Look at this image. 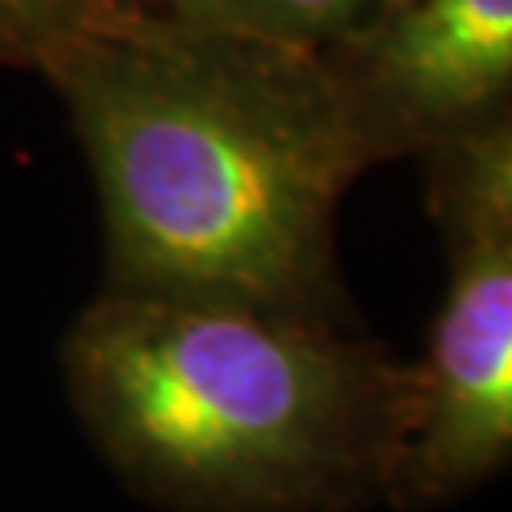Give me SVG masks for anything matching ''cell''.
I'll return each mask as SVG.
<instances>
[{
  "label": "cell",
  "instance_id": "obj_1",
  "mask_svg": "<svg viewBox=\"0 0 512 512\" xmlns=\"http://www.w3.org/2000/svg\"><path fill=\"white\" fill-rule=\"evenodd\" d=\"M114 293L346 319L334 232L368 160L315 50L148 12L57 54Z\"/></svg>",
  "mask_w": 512,
  "mask_h": 512
},
{
  "label": "cell",
  "instance_id": "obj_2",
  "mask_svg": "<svg viewBox=\"0 0 512 512\" xmlns=\"http://www.w3.org/2000/svg\"><path fill=\"white\" fill-rule=\"evenodd\" d=\"M69 399L171 512H349L387 494L406 365L346 319L114 293L65 338Z\"/></svg>",
  "mask_w": 512,
  "mask_h": 512
},
{
  "label": "cell",
  "instance_id": "obj_3",
  "mask_svg": "<svg viewBox=\"0 0 512 512\" xmlns=\"http://www.w3.org/2000/svg\"><path fill=\"white\" fill-rule=\"evenodd\" d=\"M448 285L418 365L387 471L395 505L478 490L512 456V220L437 228Z\"/></svg>",
  "mask_w": 512,
  "mask_h": 512
},
{
  "label": "cell",
  "instance_id": "obj_4",
  "mask_svg": "<svg viewBox=\"0 0 512 512\" xmlns=\"http://www.w3.org/2000/svg\"><path fill=\"white\" fill-rule=\"evenodd\" d=\"M315 54L372 167L512 114V0H384Z\"/></svg>",
  "mask_w": 512,
  "mask_h": 512
},
{
  "label": "cell",
  "instance_id": "obj_5",
  "mask_svg": "<svg viewBox=\"0 0 512 512\" xmlns=\"http://www.w3.org/2000/svg\"><path fill=\"white\" fill-rule=\"evenodd\" d=\"M380 4L384 0H164L171 16L296 50H323L361 27Z\"/></svg>",
  "mask_w": 512,
  "mask_h": 512
},
{
  "label": "cell",
  "instance_id": "obj_6",
  "mask_svg": "<svg viewBox=\"0 0 512 512\" xmlns=\"http://www.w3.org/2000/svg\"><path fill=\"white\" fill-rule=\"evenodd\" d=\"M160 8L164 0H0V65L42 73L57 54Z\"/></svg>",
  "mask_w": 512,
  "mask_h": 512
}]
</instances>
